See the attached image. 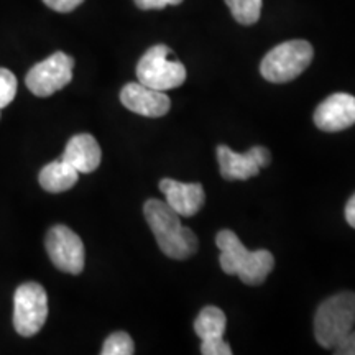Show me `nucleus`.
<instances>
[{
  "instance_id": "nucleus-1",
  "label": "nucleus",
  "mask_w": 355,
  "mask_h": 355,
  "mask_svg": "<svg viewBox=\"0 0 355 355\" xmlns=\"http://www.w3.org/2000/svg\"><path fill=\"white\" fill-rule=\"evenodd\" d=\"M146 224L157 239L159 250L175 260H186L198 252V237L193 230L183 227L180 216L166 201L148 199L144 206Z\"/></svg>"
},
{
  "instance_id": "nucleus-2",
  "label": "nucleus",
  "mask_w": 355,
  "mask_h": 355,
  "mask_svg": "<svg viewBox=\"0 0 355 355\" xmlns=\"http://www.w3.org/2000/svg\"><path fill=\"white\" fill-rule=\"evenodd\" d=\"M216 243L220 250V268L225 275H237L245 285H260L272 273L275 259L272 252H250L232 230L224 229L217 234Z\"/></svg>"
},
{
  "instance_id": "nucleus-3",
  "label": "nucleus",
  "mask_w": 355,
  "mask_h": 355,
  "mask_svg": "<svg viewBox=\"0 0 355 355\" xmlns=\"http://www.w3.org/2000/svg\"><path fill=\"white\" fill-rule=\"evenodd\" d=\"M355 326V293L344 291L327 298L314 316V337L324 349H334Z\"/></svg>"
},
{
  "instance_id": "nucleus-4",
  "label": "nucleus",
  "mask_w": 355,
  "mask_h": 355,
  "mask_svg": "<svg viewBox=\"0 0 355 355\" xmlns=\"http://www.w3.org/2000/svg\"><path fill=\"white\" fill-rule=\"evenodd\" d=\"M314 50L304 40H290L266 53L260 73L268 83L283 84L296 79L311 64Z\"/></svg>"
},
{
  "instance_id": "nucleus-5",
  "label": "nucleus",
  "mask_w": 355,
  "mask_h": 355,
  "mask_svg": "<svg viewBox=\"0 0 355 355\" xmlns=\"http://www.w3.org/2000/svg\"><path fill=\"white\" fill-rule=\"evenodd\" d=\"M171 50L166 44H155L140 58L137 64V78L145 86L168 91L180 87L186 81V68L180 61L170 60Z\"/></svg>"
},
{
  "instance_id": "nucleus-6",
  "label": "nucleus",
  "mask_w": 355,
  "mask_h": 355,
  "mask_svg": "<svg viewBox=\"0 0 355 355\" xmlns=\"http://www.w3.org/2000/svg\"><path fill=\"white\" fill-rule=\"evenodd\" d=\"M48 318V296L40 283L28 282L17 288L13 296V326L24 337L42 331Z\"/></svg>"
},
{
  "instance_id": "nucleus-7",
  "label": "nucleus",
  "mask_w": 355,
  "mask_h": 355,
  "mask_svg": "<svg viewBox=\"0 0 355 355\" xmlns=\"http://www.w3.org/2000/svg\"><path fill=\"white\" fill-rule=\"evenodd\" d=\"M73 68L74 60L69 55L63 51L53 53L26 73V87L35 96L50 97L71 83Z\"/></svg>"
},
{
  "instance_id": "nucleus-8",
  "label": "nucleus",
  "mask_w": 355,
  "mask_h": 355,
  "mask_svg": "<svg viewBox=\"0 0 355 355\" xmlns=\"http://www.w3.org/2000/svg\"><path fill=\"white\" fill-rule=\"evenodd\" d=\"M44 245L48 257L58 270L71 275H79L84 270V261H86L84 243L81 237L69 227L66 225L51 227L46 234Z\"/></svg>"
},
{
  "instance_id": "nucleus-9",
  "label": "nucleus",
  "mask_w": 355,
  "mask_h": 355,
  "mask_svg": "<svg viewBox=\"0 0 355 355\" xmlns=\"http://www.w3.org/2000/svg\"><path fill=\"white\" fill-rule=\"evenodd\" d=\"M220 175L224 180H248L270 165V152L263 146H254L247 153H235L227 145L217 146Z\"/></svg>"
},
{
  "instance_id": "nucleus-10",
  "label": "nucleus",
  "mask_w": 355,
  "mask_h": 355,
  "mask_svg": "<svg viewBox=\"0 0 355 355\" xmlns=\"http://www.w3.org/2000/svg\"><path fill=\"white\" fill-rule=\"evenodd\" d=\"M121 101L128 110L144 117H163L171 107L165 91L148 87L141 83H128L121 91Z\"/></svg>"
},
{
  "instance_id": "nucleus-11",
  "label": "nucleus",
  "mask_w": 355,
  "mask_h": 355,
  "mask_svg": "<svg viewBox=\"0 0 355 355\" xmlns=\"http://www.w3.org/2000/svg\"><path fill=\"white\" fill-rule=\"evenodd\" d=\"M314 123L322 132H343L355 123V97L337 92L318 105Z\"/></svg>"
},
{
  "instance_id": "nucleus-12",
  "label": "nucleus",
  "mask_w": 355,
  "mask_h": 355,
  "mask_svg": "<svg viewBox=\"0 0 355 355\" xmlns=\"http://www.w3.org/2000/svg\"><path fill=\"white\" fill-rule=\"evenodd\" d=\"M159 189L165 194L168 206L180 217H193L202 209L204 189L199 183H181L171 178L159 181Z\"/></svg>"
},
{
  "instance_id": "nucleus-13",
  "label": "nucleus",
  "mask_w": 355,
  "mask_h": 355,
  "mask_svg": "<svg viewBox=\"0 0 355 355\" xmlns=\"http://www.w3.org/2000/svg\"><path fill=\"white\" fill-rule=\"evenodd\" d=\"M102 152L97 140L89 133H79L66 145L61 159L76 168L79 173H92L101 165Z\"/></svg>"
},
{
  "instance_id": "nucleus-14",
  "label": "nucleus",
  "mask_w": 355,
  "mask_h": 355,
  "mask_svg": "<svg viewBox=\"0 0 355 355\" xmlns=\"http://www.w3.org/2000/svg\"><path fill=\"white\" fill-rule=\"evenodd\" d=\"M79 180V171L73 168L64 159H56V162L48 163L46 166L40 171L38 181L40 186L48 193H63L73 188Z\"/></svg>"
},
{
  "instance_id": "nucleus-15",
  "label": "nucleus",
  "mask_w": 355,
  "mask_h": 355,
  "mask_svg": "<svg viewBox=\"0 0 355 355\" xmlns=\"http://www.w3.org/2000/svg\"><path fill=\"white\" fill-rule=\"evenodd\" d=\"M225 327H227V318H225L224 311L217 306H206L194 321V331L201 340L224 337Z\"/></svg>"
},
{
  "instance_id": "nucleus-16",
  "label": "nucleus",
  "mask_w": 355,
  "mask_h": 355,
  "mask_svg": "<svg viewBox=\"0 0 355 355\" xmlns=\"http://www.w3.org/2000/svg\"><path fill=\"white\" fill-rule=\"evenodd\" d=\"M230 13L241 25H254L261 13V0H225Z\"/></svg>"
},
{
  "instance_id": "nucleus-17",
  "label": "nucleus",
  "mask_w": 355,
  "mask_h": 355,
  "mask_svg": "<svg viewBox=\"0 0 355 355\" xmlns=\"http://www.w3.org/2000/svg\"><path fill=\"white\" fill-rule=\"evenodd\" d=\"M135 352V345H133L132 337L127 332H114L105 339L102 345V355H132Z\"/></svg>"
},
{
  "instance_id": "nucleus-18",
  "label": "nucleus",
  "mask_w": 355,
  "mask_h": 355,
  "mask_svg": "<svg viewBox=\"0 0 355 355\" xmlns=\"http://www.w3.org/2000/svg\"><path fill=\"white\" fill-rule=\"evenodd\" d=\"M17 94V78L12 71L0 68V110L7 107L15 99Z\"/></svg>"
},
{
  "instance_id": "nucleus-19",
  "label": "nucleus",
  "mask_w": 355,
  "mask_h": 355,
  "mask_svg": "<svg viewBox=\"0 0 355 355\" xmlns=\"http://www.w3.org/2000/svg\"><path fill=\"white\" fill-rule=\"evenodd\" d=\"M201 354L204 355H230L232 349L225 343L224 337H212V339H204L201 343Z\"/></svg>"
},
{
  "instance_id": "nucleus-20",
  "label": "nucleus",
  "mask_w": 355,
  "mask_h": 355,
  "mask_svg": "<svg viewBox=\"0 0 355 355\" xmlns=\"http://www.w3.org/2000/svg\"><path fill=\"white\" fill-rule=\"evenodd\" d=\"M44 6L50 7L51 10L60 12V13H69L74 8H78L84 0H43Z\"/></svg>"
},
{
  "instance_id": "nucleus-21",
  "label": "nucleus",
  "mask_w": 355,
  "mask_h": 355,
  "mask_svg": "<svg viewBox=\"0 0 355 355\" xmlns=\"http://www.w3.org/2000/svg\"><path fill=\"white\" fill-rule=\"evenodd\" d=\"M141 10H162L166 6H180L183 0H133Z\"/></svg>"
},
{
  "instance_id": "nucleus-22",
  "label": "nucleus",
  "mask_w": 355,
  "mask_h": 355,
  "mask_svg": "<svg viewBox=\"0 0 355 355\" xmlns=\"http://www.w3.org/2000/svg\"><path fill=\"white\" fill-rule=\"evenodd\" d=\"M337 355H355V331L352 329L347 336L334 347Z\"/></svg>"
},
{
  "instance_id": "nucleus-23",
  "label": "nucleus",
  "mask_w": 355,
  "mask_h": 355,
  "mask_svg": "<svg viewBox=\"0 0 355 355\" xmlns=\"http://www.w3.org/2000/svg\"><path fill=\"white\" fill-rule=\"evenodd\" d=\"M345 220L349 222L350 227L355 229V194L345 204Z\"/></svg>"
}]
</instances>
